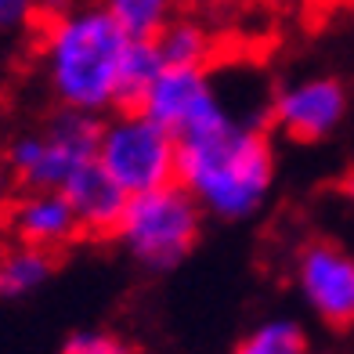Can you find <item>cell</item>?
I'll return each mask as SVG.
<instances>
[{
    "mask_svg": "<svg viewBox=\"0 0 354 354\" xmlns=\"http://www.w3.org/2000/svg\"><path fill=\"white\" fill-rule=\"evenodd\" d=\"M203 206L174 181L127 199V210L112 239L145 271H170L196 250L203 235Z\"/></svg>",
    "mask_w": 354,
    "mask_h": 354,
    "instance_id": "4",
    "label": "cell"
},
{
    "mask_svg": "<svg viewBox=\"0 0 354 354\" xmlns=\"http://www.w3.org/2000/svg\"><path fill=\"white\" fill-rule=\"evenodd\" d=\"M344 196H347V199L354 203V170H351V174L344 177Z\"/></svg>",
    "mask_w": 354,
    "mask_h": 354,
    "instance_id": "18",
    "label": "cell"
},
{
    "mask_svg": "<svg viewBox=\"0 0 354 354\" xmlns=\"http://www.w3.org/2000/svg\"><path fill=\"white\" fill-rule=\"evenodd\" d=\"M62 192H66V199H69L73 214H76L87 239H112L116 235V224H120L131 196H127L98 163L80 170Z\"/></svg>",
    "mask_w": 354,
    "mask_h": 354,
    "instance_id": "10",
    "label": "cell"
},
{
    "mask_svg": "<svg viewBox=\"0 0 354 354\" xmlns=\"http://www.w3.org/2000/svg\"><path fill=\"white\" fill-rule=\"evenodd\" d=\"M0 224H4L11 243L51 250V253H62L66 246H73L76 239H84V228H80L66 192L19 188L4 203Z\"/></svg>",
    "mask_w": 354,
    "mask_h": 354,
    "instance_id": "9",
    "label": "cell"
},
{
    "mask_svg": "<svg viewBox=\"0 0 354 354\" xmlns=\"http://www.w3.org/2000/svg\"><path fill=\"white\" fill-rule=\"evenodd\" d=\"M62 354H141L131 340H123L116 333L105 329H80L73 333L66 344H62Z\"/></svg>",
    "mask_w": 354,
    "mask_h": 354,
    "instance_id": "16",
    "label": "cell"
},
{
    "mask_svg": "<svg viewBox=\"0 0 354 354\" xmlns=\"http://www.w3.org/2000/svg\"><path fill=\"white\" fill-rule=\"evenodd\" d=\"M232 354H311L308 333H304L297 322H264L253 333H246L243 340L232 347Z\"/></svg>",
    "mask_w": 354,
    "mask_h": 354,
    "instance_id": "14",
    "label": "cell"
},
{
    "mask_svg": "<svg viewBox=\"0 0 354 354\" xmlns=\"http://www.w3.org/2000/svg\"><path fill=\"white\" fill-rule=\"evenodd\" d=\"M134 40L98 0H69L37 26V66L58 109L109 116L127 105Z\"/></svg>",
    "mask_w": 354,
    "mask_h": 354,
    "instance_id": "1",
    "label": "cell"
},
{
    "mask_svg": "<svg viewBox=\"0 0 354 354\" xmlns=\"http://www.w3.org/2000/svg\"><path fill=\"white\" fill-rule=\"evenodd\" d=\"M4 177H8V170H4V159H0V185H4Z\"/></svg>",
    "mask_w": 354,
    "mask_h": 354,
    "instance_id": "19",
    "label": "cell"
},
{
    "mask_svg": "<svg viewBox=\"0 0 354 354\" xmlns=\"http://www.w3.org/2000/svg\"><path fill=\"white\" fill-rule=\"evenodd\" d=\"M94 163L127 196L156 192L177 181V138L134 105L116 109L109 116H102Z\"/></svg>",
    "mask_w": 354,
    "mask_h": 354,
    "instance_id": "5",
    "label": "cell"
},
{
    "mask_svg": "<svg viewBox=\"0 0 354 354\" xmlns=\"http://www.w3.org/2000/svg\"><path fill=\"white\" fill-rule=\"evenodd\" d=\"M177 185L206 217L246 221L264 210L275 188V149L253 120L228 109L177 138Z\"/></svg>",
    "mask_w": 354,
    "mask_h": 354,
    "instance_id": "2",
    "label": "cell"
},
{
    "mask_svg": "<svg viewBox=\"0 0 354 354\" xmlns=\"http://www.w3.org/2000/svg\"><path fill=\"white\" fill-rule=\"evenodd\" d=\"M98 131H102L98 116L55 109L40 127L15 134L0 159H4V170L19 188L62 192L80 170L94 163Z\"/></svg>",
    "mask_w": 354,
    "mask_h": 354,
    "instance_id": "3",
    "label": "cell"
},
{
    "mask_svg": "<svg viewBox=\"0 0 354 354\" xmlns=\"http://www.w3.org/2000/svg\"><path fill=\"white\" fill-rule=\"evenodd\" d=\"M351 112V94L344 80L329 73L293 76L271 91L268 120L279 134L293 141H326L344 127Z\"/></svg>",
    "mask_w": 354,
    "mask_h": 354,
    "instance_id": "6",
    "label": "cell"
},
{
    "mask_svg": "<svg viewBox=\"0 0 354 354\" xmlns=\"http://www.w3.org/2000/svg\"><path fill=\"white\" fill-rule=\"evenodd\" d=\"M98 4L138 40H156L181 15V0H98Z\"/></svg>",
    "mask_w": 354,
    "mask_h": 354,
    "instance_id": "13",
    "label": "cell"
},
{
    "mask_svg": "<svg viewBox=\"0 0 354 354\" xmlns=\"http://www.w3.org/2000/svg\"><path fill=\"white\" fill-rule=\"evenodd\" d=\"M293 279L308 308L329 329L354 326V257L344 246L329 239L304 243L293 257Z\"/></svg>",
    "mask_w": 354,
    "mask_h": 354,
    "instance_id": "7",
    "label": "cell"
},
{
    "mask_svg": "<svg viewBox=\"0 0 354 354\" xmlns=\"http://www.w3.org/2000/svg\"><path fill=\"white\" fill-rule=\"evenodd\" d=\"M58 268V253L11 243L0 250V297H26L40 289Z\"/></svg>",
    "mask_w": 354,
    "mask_h": 354,
    "instance_id": "12",
    "label": "cell"
},
{
    "mask_svg": "<svg viewBox=\"0 0 354 354\" xmlns=\"http://www.w3.org/2000/svg\"><path fill=\"white\" fill-rule=\"evenodd\" d=\"M253 4H264V8H289V4H297V0H253Z\"/></svg>",
    "mask_w": 354,
    "mask_h": 354,
    "instance_id": "17",
    "label": "cell"
},
{
    "mask_svg": "<svg viewBox=\"0 0 354 354\" xmlns=\"http://www.w3.org/2000/svg\"><path fill=\"white\" fill-rule=\"evenodd\" d=\"M159 58L163 66L174 69H210V62L217 55V37L210 26H203L192 15H177V19L156 37Z\"/></svg>",
    "mask_w": 354,
    "mask_h": 354,
    "instance_id": "11",
    "label": "cell"
},
{
    "mask_svg": "<svg viewBox=\"0 0 354 354\" xmlns=\"http://www.w3.org/2000/svg\"><path fill=\"white\" fill-rule=\"evenodd\" d=\"M44 15V0H0V40L37 33Z\"/></svg>",
    "mask_w": 354,
    "mask_h": 354,
    "instance_id": "15",
    "label": "cell"
},
{
    "mask_svg": "<svg viewBox=\"0 0 354 354\" xmlns=\"http://www.w3.org/2000/svg\"><path fill=\"white\" fill-rule=\"evenodd\" d=\"M134 109L152 116L159 127H167L174 138H185L199 131L203 123L217 120L221 112H228L210 69H174V66H163V73L149 84V91L141 94Z\"/></svg>",
    "mask_w": 354,
    "mask_h": 354,
    "instance_id": "8",
    "label": "cell"
}]
</instances>
